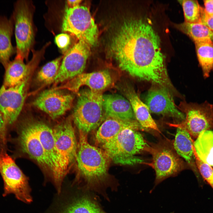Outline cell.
Returning <instances> with one entry per match:
<instances>
[{
	"instance_id": "obj_1",
	"label": "cell",
	"mask_w": 213,
	"mask_h": 213,
	"mask_svg": "<svg viewBox=\"0 0 213 213\" xmlns=\"http://www.w3.org/2000/svg\"><path fill=\"white\" fill-rule=\"evenodd\" d=\"M110 50L120 68L132 76L163 87L172 86L159 37L149 21L126 20L112 38Z\"/></svg>"
},
{
	"instance_id": "obj_2",
	"label": "cell",
	"mask_w": 213,
	"mask_h": 213,
	"mask_svg": "<svg viewBox=\"0 0 213 213\" xmlns=\"http://www.w3.org/2000/svg\"><path fill=\"white\" fill-rule=\"evenodd\" d=\"M79 131L76 158L78 173L76 181L73 184L109 201L107 191L116 192L119 186L112 181L108 173L110 159L104 149L89 143L87 134Z\"/></svg>"
},
{
	"instance_id": "obj_3",
	"label": "cell",
	"mask_w": 213,
	"mask_h": 213,
	"mask_svg": "<svg viewBox=\"0 0 213 213\" xmlns=\"http://www.w3.org/2000/svg\"><path fill=\"white\" fill-rule=\"evenodd\" d=\"M137 130L127 128L102 146L110 159L115 164L134 165L144 160L136 156L143 152H149L150 146Z\"/></svg>"
},
{
	"instance_id": "obj_4",
	"label": "cell",
	"mask_w": 213,
	"mask_h": 213,
	"mask_svg": "<svg viewBox=\"0 0 213 213\" xmlns=\"http://www.w3.org/2000/svg\"><path fill=\"white\" fill-rule=\"evenodd\" d=\"M17 135L11 137L9 142L14 145L12 156L15 159L20 155H25L35 161L50 178L52 168L44 150L34 130L32 119L25 118L17 121L14 127Z\"/></svg>"
},
{
	"instance_id": "obj_5",
	"label": "cell",
	"mask_w": 213,
	"mask_h": 213,
	"mask_svg": "<svg viewBox=\"0 0 213 213\" xmlns=\"http://www.w3.org/2000/svg\"><path fill=\"white\" fill-rule=\"evenodd\" d=\"M73 114L75 124L80 130L87 134L96 129L104 120L103 92L82 90Z\"/></svg>"
},
{
	"instance_id": "obj_6",
	"label": "cell",
	"mask_w": 213,
	"mask_h": 213,
	"mask_svg": "<svg viewBox=\"0 0 213 213\" xmlns=\"http://www.w3.org/2000/svg\"><path fill=\"white\" fill-rule=\"evenodd\" d=\"M62 32L75 36L90 47L97 43L99 32L97 25L86 7L79 5L65 9L62 19Z\"/></svg>"
},
{
	"instance_id": "obj_7",
	"label": "cell",
	"mask_w": 213,
	"mask_h": 213,
	"mask_svg": "<svg viewBox=\"0 0 213 213\" xmlns=\"http://www.w3.org/2000/svg\"><path fill=\"white\" fill-rule=\"evenodd\" d=\"M53 130L58 159V183L62 188L64 177L76 160L78 143L70 119L57 125Z\"/></svg>"
},
{
	"instance_id": "obj_8",
	"label": "cell",
	"mask_w": 213,
	"mask_h": 213,
	"mask_svg": "<svg viewBox=\"0 0 213 213\" xmlns=\"http://www.w3.org/2000/svg\"><path fill=\"white\" fill-rule=\"evenodd\" d=\"M69 192L62 195L51 213H108L96 193L72 185Z\"/></svg>"
},
{
	"instance_id": "obj_9",
	"label": "cell",
	"mask_w": 213,
	"mask_h": 213,
	"mask_svg": "<svg viewBox=\"0 0 213 213\" xmlns=\"http://www.w3.org/2000/svg\"><path fill=\"white\" fill-rule=\"evenodd\" d=\"M0 173L4 183L3 196L12 194L25 203L32 201L28 178L7 152H0Z\"/></svg>"
},
{
	"instance_id": "obj_10",
	"label": "cell",
	"mask_w": 213,
	"mask_h": 213,
	"mask_svg": "<svg viewBox=\"0 0 213 213\" xmlns=\"http://www.w3.org/2000/svg\"><path fill=\"white\" fill-rule=\"evenodd\" d=\"M11 17L14 26L16 56L27 60L34 41L33 13L29 3L24 0L17 1Z\"/></svg>"
},
{
	"instance_id": "obj_11",
	"label": "cell",
	"mask_w": 213,
	"mask_h": 213,
	"mask_svg": "<svg viewBox=\"0 0 213 213\" xmlns=\"http://www.w3.org/2000/svg\"><path fill=\"white\" fill-rule=\"evenodd\" d=\"M152 156L150 164L155 172V178L151 193L162 181L177 175L184 168V164L179 155L171 147L163 143L150 146L149 151Z\"/></svg>"
},
{
	"instance_id": "obj_12",
	"label": "cell",
	"mask_w": 213,
	"mask_h": 213,
	"mask_svg": "<svg viewBox=\"0 0 213 213\" xmlns=\"http://www.w3.org/2000/svg\"><path fill=\"white\" fill-rule=\"evenodd\" d=\"M29 75L21 83L16 86L0 88V112L8 129H14L19 118L25 100Z\"/></svg>"
},
{
	"instance_id": "obj_13",
	"label": "cell",
	"mask_w": 213,
	"mask_h": 213,
	"mask_svg": "<svg viewBox=\"0 0 213 213\" xmlns=\"http://www.w3.org/2000/svg\"><path fill=\"white\" fill-rule=\"evenodd\" d=\"M184 120L177 124H170L185 129L195 138L203 132L213 129V105L205 101L200 104H186Z\"/></svg>"
},
{
	"instance_id": "obj_14",
	"label": "cell",
	"mask_w": 213,
	"mask_h": 213,
	"mask_svg": "<svg viewBox=\"0 0 213 213\" xmlns=\"http://www.w3.org/2000/svg\"><path fill=\"white\" fill-rule=\"evenodd\" d=\"M90 47L81 40L75 43L63 57L54 82L69 80L83 73L90 53Z\"/></svg>"
},
{
	"instance_id": "obj_15",
	"label": "cell",
	"mask_w": 213,
	"mask_h": 213,
	"mask_svg": "<svg viewBox=\"0 0 213 213\" xmlns=\"http://www.w3.org/2000/svg\"><path fill=\"white\" fill-rule=\"evenodd\" d=\"M73 100L72 94L54 88L41 93L33 104L55 119L64 115L71 108Z\"/></svg>"
},
{
	"instance_id": "obj_16",
	"label": "cell",
	"mask_w": 213,
	"mask_h": 213,
	"mask_svg": "<svg viewBox=\"0 0 213 213\" xmlns=\"http://www.w3.org/2000/svg\"><path fill=\"white\" fill-rule=\"evenodd\" d=\"M146 103L152 113L183 120L185 118L184 115L176 108L172 96L165 88L150 89L147 95Z\"/></svg>"
},
{
	"instance_id": "obj_17",
	"label": "cell",
	"mask_w": 213,
	"mask_h": 213,
	"mask_svg": "<svg viewBox=\"0 0 213 213\" xmlns=\"http://www.w3.org/2000/svg\"><path fill=\"white\" fill-rule=\"evenodd\" d=\"M113 82L109 72L104 70L90 73H82L62 86L55 88L58 89H66L78 92L82 86H88L92 91L103 92L110 86Z\"/></svg>"
},
{
	"instance_id": "obj_18",
	"label": "cell",
	"mask_w": 213,
	"mask_h": 213,
	"mask_svg": "<svg viewBox=\"0 0 213 213\" xmlns=\"http://www.w3.org/2000/svg\"><path fill=\"white\" fill-rule=\"evenodd\" d=\"M46 49L33 51V57L27 64L23 58L15 56L14 59L8 64L5 67L4 83L6 88L14 87L22 82L29 75L32 67L34 66L44 54Z\"/></svg>"
},
{
	"instance_id": "obj_19",
	"label": "cell",
	"mask_w": 213,
	"mask_h": 213,
	"mask_svg": "<svg viewBox=\"0 0 213 213\" xmlns=\"http://www.w3.org/2000/svg\"><path fill=\"white\" fill-rule=\"evenodd\" d=\"M33 124L52 168L51 178L54 186L58 184V159L53 130L44 122L32 119Z\"/></svg>"
},
{
	"instance_id": "obj_20",
	"label": "cell",
	"mask_w": 213,
	"mask_h": 213,
	"mask_svg": "<svg viewBox=\"0 0 213 213\" xmlns=\"http://www.w3.org/2000/svg\"><path fill=\"white\" fill-rule=\"evenodd\" d=\"M95 134L96 143L102 146L114 138L123 130L130 128L143 129L135 120L125 121L111 117H106Z\"/></svg>"
},
{
	"instance_id": "obj_21",
	"label": "cell",
	"mask_w": 213,
	"mask_h": 213,
	"mask_svg": "<svg viewBox=\"0 0 213 213\" xmlns=\"http://www.w3.org/2000/svg\"><path fill=\"white\" fill-rule=\"evenodd\" d=\"M102 104L105 117H111L125 121L135 120L129 101L117 94L103 95Z\"/></svg>"
},
{
	"instance_id": "obj_22",
	"label": "cell",
	"mask_w": 213,
	"mask_h": 213,
	"mask_svg": "<svg viewBox=\"0 0 213 213\" xmlns=\"http://www.w3.org/2000/svg\"><path fill=\"white\" fill-rule=\"evenodd\" d=\"M124 92L131 106L135 118L143 128L160 132L152 118L147 105L140 99L134 90L129 87H125Z\"/></svg>"
},
{
	"instance_id": "obj_23",
	"label": "cell",
	"mask_w": 213,
	"mask_h": 213,
	"mask_svg": "<svg viewBox=\"0 0 213 213\" xmlns=\"http://www.w3.org/2000/svg\"><path fill=\"white\" fill-rule=\"evenodd\" d=\"M14 23L12 17L0 16V63L4 68L10 62L16 49L12 45Z\"/></svg>"
},
{
	"instance_id": "obj_24",
	"label": "cell",
	"mask_w": 213,
	"mask_h": 213,
	"mask_svg": "<svg viewBox=\"0 0 213 213\" xmlns=\"http://www.w3.org/2000/svg\"><path fill=\"white\" fill-rule=\"evenodd\" d=\"M173 143L175 150L179 156L184 159L189 164L195 159L193 143L191 136L185 129L177 127Z\"/></svg>"
},
{
	"instance_id": "obj_25",
	"label": "cell",
	"mask_w": 213,
	"mask_h": 213,
	"mask_svg": "<svg viewBox=\"0 0 213 213\" xmlns=\"http://www.w3.org/2000/svg\"><path fill=\"white\" fill-rule=\"evenodd\" d=\"M194 150L202 162L213 166V131L203 132L193 143Z\"/></svg>"
},
{
	"instance_id": "obj_26",
	"label": "cell",
	"mask_w": 213,
	"mask_h": 213,
	"mask_svg": "<svg viewBox=\"0 0 213 213\" xmlns=\"http://www.w3.org/2000/svg\"><path fill=\"white\" fill-rule=\"evenodd\" d=\"M176 28L188 36L195 43L213 41V31L202 22H184L175 25Z\"/></svg>"
},
{
	"instance_id": "obj_27",
	"label": "cell",
	"mask_w": 213,
	"mask_h": 213,
	"mask_svg": "<svg viewBox=\"0 0 213 213\" xmlns=\"http://www.w3.org/2000/svg\"><path fill=\"white\" fill-rule=\"evenodd\" d=\"M195 43L198 59L203 76L206 78L213 70V41Z\"/></svg>"
},
{
	"instance_id": "obj_28",
	"label": "cell",
	"mask_w": 213,
	"mask_h": 213,
	"mask_svg": "<svg viewBox=\"0 0 213 213\" xmlns=\"http://www.w3.org/2000/svg\"><path fill=\"white\" fill-rule=\"evenodd\" d=\"M63 57L60 56L44 65L38 73L37 78L38 81L45 84L54 82Z\"/></svg>"
},
{
	"instance_id": "obj_29",
	"label": "cell",
	"mask_w": 213,
	"mask_h": 213,
	"mask_svg": "<svg viewBox=\"0 0 213 213\" xmlns=\"http://www.w3.org/2000/svg\"><path fill=\"white\" fill-rule=\"evenodd\" d=\"M182 5L185 22L194 23L201 22V7L197 1L183 0L178 1Z\"/></svg>"
},
{
	"instance_id": "obj_30",
	"label": "cell",
	"mask_w": 213,
	"mask_h": 213,
	"mask_svg": "<svg viewBox=\"0 0 213 213\" xmlns=\"http://www.w3.org/2000/svg\"><path fill=\"white\" fill-rule=\"evenodd\" d=\"M195 160L199 171L204 178L213 188V170L209 165L201 160L194 151Z\"/></svg>"
},
{
	"instance_id": "obj_31",
	"label": "cell",
	"mask_w": 213,
	"mask_h": 213,
	"mask_svg": "<svg viewBox=\"0 0 213 213\" xmlns=\"http://www.w3.org/2000/svg\"><path fill=\"white\" fill-rule=\"evenodd\" d=\"M3 116L0 112V152H7L11 136Z\"/></svg>"
},
{
	"instance_id": "obj_32",
	"label": "cell",
	"mask_w": 213,
	"mask_h": 213,
	"mask_svg": "<svg viewBox=\"0 0 213 213\" xmlns=\"http://www.w3.org/2000/svg\"><path fill=\"white\" fill-rule=\"evenodd\" d=\"M70 38L66 33H62L57 35L55 38V42L60 49H64L68 46L70 43Z\"/></svg>"
},
{
	"instance_id": "obj_33",
	"label": "cell",
	"mask_w": 213,
	"mask_h": 213,
	"mask_svg": "<svg viewBox=\"0 0 213 213\" xmlns=\"http://www.w3.org/2000/svg\"><path fill=\"white\" fill-rule=\"evenodd\" d=\"M201 22L203 24L213 31V14H207L202 7L201 8Z\"/></svg>"
},
{
	"instance_id": "obj_34",
	"label": "cell",
	"mask_w": 213,
	"mask_h": 213,
	"mask_svg": "<svg viewBox=\"0 0 213 213\" xmlns=\"http://www.w3.org/2000/svg\"><path fill=\"white\" fill-rule=\"evenodd\" d=\"M205 12L209 14H213V0H206L203 1Z\"/></svg>"
},
{
	"instance_id": "obj_35",
	"label": "cell",
	"mask_w": 213,
	"mask_h": 213,
	"mask_svg": "<svg viewBox=\"0 0 213 213\" xmlns=\"http://www.w3.org/2000/svg\"><path fill=\"white\" fill-rule=\"evenodd\" d=\"M81 0H67V7L70 8H73L78 6L81 3Z\"/></svg>"
},
{
	"instance_id": "obj_36",
	"label": "cell",
	"mask_w": 213,
	"mask_h": 213,
	"mask_svg": "<svg viewBox=\"0 0 213 213\" xmlns=\"http://www.w3.org/2000/svg\"><path fill=\"white\" fill-rule=\"evenodd\" d=\"M170 213H174V212H172Z\"/></svg>"
}]
</instances>
